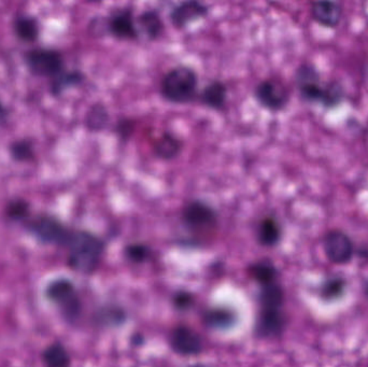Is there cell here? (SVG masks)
Listing matches in <instances>:
<instances>
[{
	"label": "cell",
	"instance_id": "cell-1",
	"mask_svg": "<svg viewBox=\"0 0 368 367\" xmlns=\"http://www.w3.org/2000/svg\"><path fill=\"white\" fill-rule=\"evenodd\" d=\"M66 246L68 247V264L83 274H90L97 268L105 250L101 238L84 230L71 232Z\"/></svg>",
	"mask_w": 368,
	"mask_h": 367
},
{
	"label": "cell",
	"instance_id": "cell-2",
	"mask_svg": "<svg viewBox=\"0 0 368 367\" xmlns=\"http://www.w3.org/2000/svg\"><path fill=\"white\" fill-rule=\"evenodd\" d=\"M296 86L303 99L309 103H319L326 107H335L341 103L343 91L337 83L323 85L316 68L302 65L296 71Z\"/></svg>",
	"mask_w": 368,
	"mask_h": 367
},
{
	"label": "cell",
	"instance_id": "cell-3",
	"mask_svg": "<svg viewBox=\"0 0 368 367\" xmlns=\"http://www.w3.org/2000/svg\"><path fill=\"white\" fill-rule=\"evenodd\" d=\"M160 95L168 103L186 105L198 96V75L193 68L177 66L168 70L160 81Z\"/></svg>",
	"mask_w": 368,
	"mask_h": 367
},
{
	"label": "cell",
	"instance_id": "cell-4",
	"mask_svg": "<svg viewBox=\"0 0 368 367\" xmlns=\"http://www.w3.org/2000/svg\"><path fill=\"white\" fill-rule=\"evenodd\" d=\"M25 62L28 69L36 75L54 78L63 73V56L52 49H34L26 53Z\"/></svg>",
	"mask_w": 368,
	"mask_h": 367
},
{
	"label": "cell",
	"instance_id": "cell-5",
	"mask_svg": "<svg viewBox=\"0 0 368 367\" xmlns=\"http://www.w3.org/2000/svg\"><path fill=\"white\" fill-rule=\"evenodd\" d=\"M183 224L194 232H206L216 228L218 213L209 204L201 200L188 202L182 210Z\"/></svg>",
	"mask_w": 368,
	"mask_h": 367
},
{
	"label": "cell",
	"instance_id": "cell-6",
	"mask_svg": "<svg viewBox=\"0 0 368 367\" xmlns=\"http://www.w3.org/2000/svg\"><path fill=\"white\" fill-rule=\"evenodd\" d=\"M258 105L271 113L283 110L289 104L290 95L286 86L275 79H265L256 84L253 91Z\"/></svg>",
	"mask_w": 368,
	"mask_h": 367
},
{
	"label": "cell",
	"instance_id": "cell-7",
	"mask_svg": "<svg viewBox=\"0 0 368 367\" xmlns=\"http://www.w3.org/2000/svg\"><path fill=\"white\" fill-rule=\"evenodd\" d=\"M107 32L119 40L134 41L140 37L137 19L132 8H120L113 11L106 23Z\"/></svg>",
	"mask_w": 368,
	"mask_h": 367
},
{
	"label": "cell",
	"instance_id": "cell-8",
	"mask_svg": "<svg viewBox=\"0 0 368 367\" xmlns=\"http://www.w3.org/2000/svg\"><path fill=\"white\" fill-rule=\"evenodd\" d=\"M28 230L42 243L56 245L66 246L71 234L56 217L51 215H40L30 221Z\"/></svg>",
	"mask_w": 368,
	"mask_h": 367
},
{
	"label": "cell",
	"instance_id": "cell-9",
	"mask_svg": "<svg viewBox=\"0 0 368 367\" xmlns=\"http://www.w3.org/2000/svg\"><path fill=\"white\" fill-rule=\"evenodd\" d=\"M49 300L56 303L69 319L77 317L80 312L81 304L73 283L67 279L53 281L47 289Z\"/></svg>",
	"mask_w": 368,
	"mask_h": 367
},
{
	"label": "cell",
	"instance_id": "cell-10",
	"mask_svg": "<svg viewBox=\"0 0 368 367\" xmlns=\"http://www.w3.org/2000/svg\"><path fill=\"white\" fill-rule=\"evenodd\" d=\"M323 247L326 257L334 264H347L354 255V244L341 230L328 232L323 239Z\"/></svg>",
	"mask_w": 368,
	"mask_h": 367
},
{
	"label": "cell",
	"instance_id": "cell-11",
	"mask_svg": "<svg viewBox=\"0 0 368 367\" xmlns=\"http://www.w3.org/2000/svg\"><path fill=\"white\" fill-rule=\"evenodd\" d=\"M209 13V7L201 1L190 0L179 3L169 13L171 24L178 29L188 27L191 24L206 18Z\"/></svg>",
	"mask_w": 368,
	"mask_h": 367
},
{
	"label": "cell",
	"instance_id": "cell-12",
	"mask_svg": "<svg viewBox=\"0 0 368 367\" xmlns=\"http://www.w3.org/2000/svg\"><path fill=\"white\" fill-rule=\"evenodd\" d=\"M171 342L175 353L180 355H197L203 349L201 336L186 327L175 329L171 336Z\"/></svg>",
	"mask_w": 368,
	"mask_h": 367
},
{
	"label": "cell",
	"instance_id": "cell-13",
	"mask_svg": "<svg viewBox=\"0 0 368 367\" xmlns=\"http://www.w3.org/2000/svg\"><path fill=\"white\" fill-rule=\"evenodd\" d=\"M197 97L205 107L216 111L223 110L228 103V88L222 81L213 80L206 85Z\"/></svg>",
	"mask_w": 368,
	"mask_h": 367
},
{
	"label": "cell",
	"instance_id": "cell-14",
	"mask_svg": "<svg viewBox=\"0 0 368 367\" xmlns=\"http://www.w3.org/2000/svg\"><path fill=\"white\" fill-rule=\"evenodd\" d=\"M313 20L326 27H336L343 16V8L333 1H316L311 5Z\"/></svg>",
	"mask_w": 368,
	"mask_h": 367
},
{
	"label": "cell",
	"instance_id": "cell-15",
	"mask_svg": "<svg viewBox=\"0 0 368 367\" xmlns=\"http://www.w3.org/2000/svg\"><path fill=\"white\" fill-rule=\"evenodd\" d=\"M138 29L149 40H158L164 33V22L156 10L143 11L137 18Z\"/></svg>",
	"mask_w": 368,
	"mask_h": 367
},
{
	"label": "cell",
	"instance_id": "cell-16",
	"mask_svg": "<svg viewBox=\"0 0 368 367\" xmlns=\"http://www.w3.org/2000/svg\"><path fill=\"white\" fill-rule=\"evenodd\" d=\"M182 151V143L171 132H163L153 143V152L158 158L171 161Z\"/></svg>",
	"mask_w": 368,
	"mask_h": 367
},
{
	"label": "cell",
	"instance_id": "cell-17",
	"mask_svg": "<svg viewBox=\"0 0 368 367\" xmlns=\"http://www.w3.org/2000/svg\"><path fill=\"white\" fill-rule=\"evenodd\" d=\"M284 325V319L279 310L263 309L258 321V332L263 336L273 338L280 334Z\"/></svg>",
	"mask_w": 368,
	"mask_h": 367
},
{
	"label": "cell",
	"instance_id": "cell-18",
	"mask_svg": "<svg viewBox=\"0 0 368 367\" xmlns=\"http://www.w3.org/2000/svg\"><path fill=\"white\" fill-rule=\"evenodd\" d=\"M280 224L273 217H265L260 220L258 228V241L265 247H273L281 238Z\"/></svg>",
	"mask_w": 368,
	"mask_h": 367
},
{
	"label": "cell",
	"instance_id": "cell-19",
	"mask_svg": "<svg viewBox=\"0 0 368 367\" xmlns=\"http://www.w3.org/2000/svg\"><path fill=\"white\" fill-rule=\"evenodd\" d=\"M84 80V75L78 70H64L63 73L53 78L51 81V92L53 95L58 96L63 94L68 88L78 86Z\"/></svg>",
	"mask_w": 368,
	"mask_h": 367
},
{
	"label": "cell",
	"instance_id": "cell-20",
	"mask_svg": "<svg viewBox=\"0 0 368 367\" xmlns=\"http://www.w3.org/2000/svg\"><path fill=\"white\" fill-rule=\"evenodd\" d=\"M15 35L20 38L21 40L26 43H33L39 37V24L33 16L28 15H20L15 18L13 23Z\"/></svg>",
	"mask_w": 368,
	"mask_h": 367
},
{
	"label": "cell",
	"instance_id": "cell-21",
	"mask_svg": "<svg viewBox=\"0 0 368 367\" xmlns=\"http://www.w3.org/2000/svg\"><path fill=\"white\" fill-rule=\"evenodd\" d=\"M205 322L213 329H228L235 323L234 312L225 308H214L206 312Z\"/></svg>",
	"mask_w": 368,
	"mask_h": 367
},
{
	"label": "cell",
	"instance_id": "cell-22",
	"mask_svg": "<svg viewBox=\"0 0 368 367\" xmlns=\"http://www.w3.org/2000/svg\"><path fill=\"white\" fill-rule=\"evenodd\" d=\"M42 359L47 367H68L71 364V357L67 350L60 344H54L47 348Z\"/></svg>",
	"mask_w": 368,
	"mask_h": 367
},
{
	"label": "cell",
	"instance_id": "cell-23",
	"mask_svg": "<svg viewBox=\"0 0 368 367\" xmlns=\"http://www.w3.org/2000/svg\"><path fill=\"white\" fill-rule=\"evenodd\" d=\"M260 302L263 309L279 310L283 303L282 289L275 283L264 285L260 293Z\"/></svg>",
	"mask_w": 368,
	"mask_h": 367
},
{
	"label": "cell",
	"instance_id": "cell-24",
	"mask_svg": "<svg viewBox=\"0 0 368 367\" xmlns=\"http://www.w3.org/2000/svg\"><path fill=\"white\" fill-rule=\"evenodd\" d=\"M86 122L88 130H93V132H101L108 124V110L106 109L105 106L101 105V104L94 105L86 115Z\"/></svg>",
	"mask_w": 368,
	"mask_h": 367
},
{
	"label": "cell",
	"instance_id": "cell-25",
	"mask_svg": "<svg viewBox=\"0 0 368 367\" xmlns=\"http://www.w3.org/2000/svg\"><path fill=\"white\" fill-rule=\"evenodd\" d=\"M345 289H346V283L343 278H330L321 285L320 295L323 300H335L343 296Z\"/></svg>",
	"mask_w": 368,
	"mask_h": 367
},
{
	"label": "cell",
	"instance_id": "cell-26",
	"mask_svg": "<svg viewBox=\"0 0 368 367\" xmlns=\"http://www.w3.org/2000/svg\"><path fill=\"white\" fill-rule=\"evenodd\" d=\"M251 275L260 283V285H268L275 283L277 277V270L271 263L260 262L253 265L251 268Z\"/></svg>",
	"mask_w": 368,
	"mask_h": 367
},
{
	"label": "cell",
	"instance_id": "cell-27",
	"mask_svg": "<svg viewBox=\"0 0 368 367\" xmlns=\"http://www.w3.org/2000/svg\"><path fill=\"white\" fill-rule=\"evenodd\" d=\"M10 154L13 160L18 162H29L35 158L33 143L29 140H16L10 145Z\"/></svg>",
	"mask_w": 368,
	"mask_h": 367
},
{
	"label": "cell",
	"instance_id": "cell-28",
	"mask_svg": "<svg viewBox=\"0 0 368 367\" xmlns=\"http://www.w3.org/2000/svg\"><path fill=\"white\" fill-rule=\"evenodd\" d=\"M29 215V205L26 200H14L8 204L5 215L12 221H22Z\"/></svg>",
	"mask_w": 368,
	"mask_h": 367
},
{
	"label": "cell",
	"instance_id": "cell-29",
	"mask_svg": "<svg viewBox=\"0 0 368 367\" xmlns=\"http://www.w3.org/2000/svg\"><path fill=\"white\" fill-rule=\"evenodd\" d=\"M126 257L135 263H141L148 259L150 249L143 244H130L125 248Z\"/></svg>",
	"mask_w": 368,
	"mask_h": 367
},
{
	"label": "cell",
	"instance_id": "cell-30",
	"mask_svg": "<svg viewBox=\"0 0 368 367\" xmlns=\"http://www.w3.org/2000/svg\"><path fill=\"white\" fill-rule=\"evenodd\" d=\"M98 317H99L101 322L105 323V324L116 325L123 322L124 313L119 308H105V309L101 310Z\"/></svg>",
	"mask_w": 368,
	"mask_h": 367
},
{
	"label": "cell",
	"instance_id": "cell-31",
	"mask_svg": "<svg viewBox=\"0 0 368 367\" xmlns=\"http://www.w3.org/2000/svg\"><path fill=\"white\" fill-rule=\"evenodd\" d=\"M134 130H135V123L130 119H123L116 124V134L120 139L126 140L133 135Z\"/></svg>",
	"mask_w": 368,
	"mask_h": 367
},
{
	"label": "cell",
	"instance_id": "cell-32",
	"mask_svg": "<svg viewBox=\"0 0 368 367\" xmlns=\"http://www.w3.org/2000/svg\"><path fill=\"white\" fill-rule=\"evenodd\" d=\"M193 300H192V296L191 295L186 294V293H180V294L177 295L175 298V306L181 309H186L188 306L192 304Z\"/></svg>",
	"mask_w": 368,
	"mask_h": 367
},
{
	"label": "cell",
	"instance_id": "cell-33",
	"mask_svg": "<svg viewBox=\"0 0 368 367\" xmlns=\"http://www.w3.org/2000/svg\"><path fill=\"white\" fill-rule=\"evenodd\" d=\"M7 109H5V106H3V104L0 103V126L7 121Z\"/></svg>",
	"mask_w": 368,
	"mask_h": 367
},
{
	"label": "cell",
	"instance_id": "cell-34",
	"mask_svg": "<svg viewBox=\"0 0 368 367\" xmlns=\"http://www.w3.org/2000/svg\"><path fill=\"white\" fill-rule=\"evenodd\" d=\"M364 292H365L366 296L368 298V280L366 281L365 285H364Z\"/></svg>",
	"mask_w": 368,
	"mask_h": 367
},
{
	"label": "cell",
	"instance_id": "cell-35",
	"mask_svg": "<svg viewBox=\"0 0 368 367\" xmlns=\"http://www.w3.org/2000/svg\"><path fill=\"white\" fill-rule=\"evenodd\" d=\"M190 367H210V366H207V365H192V366H190Z\"/></svg>",
	"mask_w": 368,
	"mask_h": 367
}]
</instances>
